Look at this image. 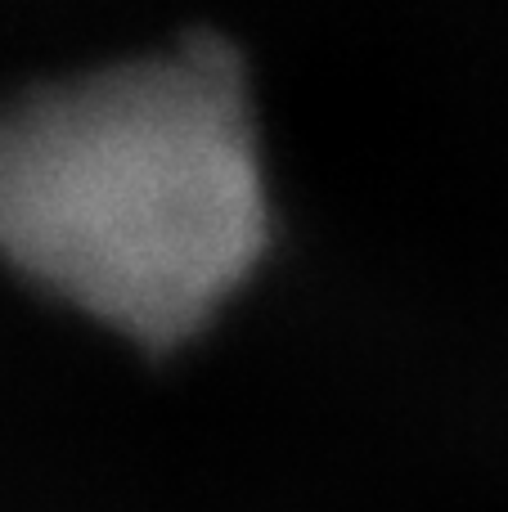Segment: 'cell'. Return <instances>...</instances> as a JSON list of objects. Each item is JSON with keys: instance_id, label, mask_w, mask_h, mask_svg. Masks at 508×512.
I'll return each instance as SVG.
<instances>
[{"instance_id": "1", "label": "cell", "mask_w": 508, "mask_h": 512, "mask_svg": "<svg viewBox=\"0 0 508 512\" xmlns=\"http://www.w3.org/2000/svg\"><path fill=\"white\" fill-rule=\"evenodd\" d=\"M279 194L234 41L185 32L0 108V265L108 342L167 360L270 270Z\"/></svg>"}]
</instances>
